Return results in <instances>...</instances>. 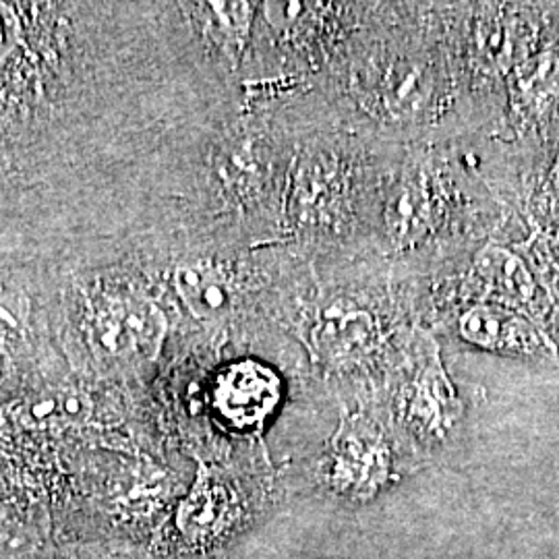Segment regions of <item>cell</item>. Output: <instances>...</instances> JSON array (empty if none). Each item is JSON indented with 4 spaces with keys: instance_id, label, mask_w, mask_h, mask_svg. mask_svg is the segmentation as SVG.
I'll return each instance as SVG.
<instances>
[{
    "instance_id": "obj_1",
    "label": "cell",
    "mask_w": 559,
    "mask_h": 559,
    "mask_svg": "<svg viewBox=\"0 0 559 559\" xmlns=\"http://www.w3.org/2000/svg\"><path fill=\"white\" fill-rule=\"evenodd\" d=\"M276 376L260 362L245 360L228 367L216 381L214 404L224 419L235 427H255L278 404Z\"/></svg>"
},
{
    "instance_id": "obj_2",
    "label": "cell",
    "mask_w": 559,
    "mask_h": 559,
    "mask_svg": "<svg viewBox=\"0 0 559 559\" xmlns=\"http://www.w3.org/2000/svg\"><path fill=\"white\" fill-rule=\"evenodd\" d=\"M390 475V456L383 441L367 429H348L340 436L330 459L328 479L332 487L350 498L373 496Z\"/></svg>"
},
{
    "instance_id": "obj_3",
    "label": "cell",
    "mask_w": 559,
    "mask_h": 559,
    "mask_svg": "<svg viewBox=\"0 0 559 559\" xmlns=\"http://www.w3.org/2000/svg\"><path fill=\"white\" fill-rule=\"evenodd\" d=\"M460 334L487 350L535 353L540 348L537 330L524 318L500 307H475L464 313Z\"/></svg>"
},
{
    "instance_id": "obj_4",
    "label": "cell",
    "mask_w": 559,
    "mask_h": 559,
    "mask_svg": "<svg viewBox=\"0 0 559 559\" xmlns=\"http://www.w3.org/2000/svg\"><path fill=\"white\" fill-rule=\"evenodd\" d=\"M311 340L320 357L346 359L373 344L376 321L360 309H330L313 328Z\"/></svg>"
},
{
    "instance_id": "obj_5",
    "label": "cell",
    "mask_w": 559,
    "mask_h": 559,
    "mask_svg": "<svg viewBox=\"0 0 559 559\" xmlns=\"http://www.w3.org/2000/svg\"><path fill=\"white\" fill-rule=\"evenodd\" d=\"M237 516V506L226 487L203 479L179 508V528L187 539L205 540L221 535Z\"/></svg>"
},
{
    "instance_id": "obj_6",
    "label": "cell",
    "mask_w": 559,
    "mask_h": 559,
    "mask_svg": "<svg viewBox=\"0 0 559 559\" xmlns=\"http://www.w3.org/2000/svg\"><path fill=\"white\" fill-rule=\"evenodd\" d=\"M180 299L198 318H216L228 309L230 295L221 274L205 265H185L177 272Z\"/></svg>"
},
{
    "instance_id": "obj_7",
    "label": "cell",
    "mask_w": 559,
    "mask_h": 559,
    "mask_svg": "<svg viewBox=\"0 0 559 559\" xmlns=\"http://www.w3.org/2000/svg\"><path fill=\"white\" fill-rule=\"evenodd\" d=\"M429 81L419 64H392L381 81V106L394 117H413L429 98Z\"/></svg>"
},
{
    "instance_id": "obj_8",
    "label": "cell",
    "mask_w": 559,
    "mask_h": 559,
    "mask_svg": "<svg viewBox=\"0 0 559 559\" xmlns=\"http://www.w3.org/2000/svg\"><path fill=\"white\" fill-rule=\"evenodd\" d=\"M475 265L480 278L496 286L508 299L519 300V302L533 299L535 282L531 278V272L526 270V265L514 253L501 247H489L480 251Z\"/></svg>"
},
{
    "instance_id": "obj_9",
    "label": "cell",
    "mask_w": 559,
    "mask_h": 559,
    "mask_svg": "<svg viewBox=\"0 0 559 559\" xmlns=\"http://www.w3.org/2000/svg\"><path fill=\"white\" fill-rule=\"evenodd\" d=\"M429 201L417 182L404 185L390 207V228L402 240L415 239L427 228Z\"/></svg>"
},
{
    "instance_id": "obj_10",
    "label": "cell",
    "mask_w": 559,
    "mask_h": 559,
    "mask_svg": "<svg viewBox=\"0 0 559 559\" xmlns=\"http://www.w3.org/2000/svg\"><path fill=\"white\" fill-rule=\"evenodd\" d=\"M21 44V23L15 4L0 2V67L15 60Z\"/></svg>"
}]
</instances>
